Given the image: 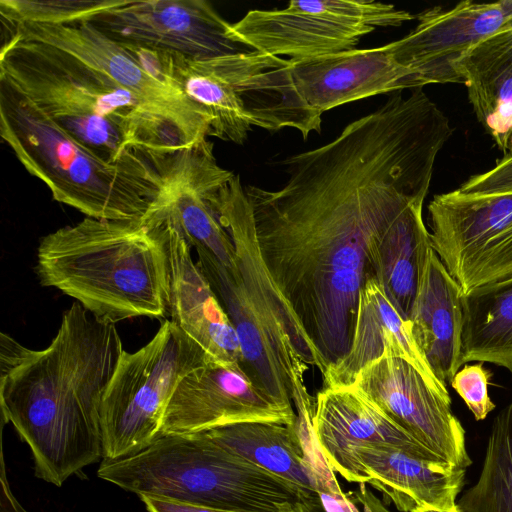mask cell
Wrapping results in <instances>:
<instances>
[{
  "label": "cell",
  "instance_id": "cell-21",
  "mask_svg": "<svg viewBox=\"0 0 512 512\" xmlns=\"http://www.w3.org/2000/svg\"><path fill=\"white\" fill-rule=\"evenodd\" d=\"M399 357L410 363L440 396L451 400L446 384L433 373L417 346L409 321L392 305L377 279L360 292L352 343L346 356L323 375V388L350 386L358 373L382 356Z\"/></svg>",
  "mask_w": 512,
  "mask_h": 512
},
{
  "label": "cell",
  "instance_id": "cell-28",
  "mask_svg": "<svg viewBox=\"0 0 512 512\" xmlns=\"http://www.w3.org/2000/svg\"><path fill=\"white\" fill-rule=\"evenodd\" d=\"M125 0H1L0 14L6 23L69 24L91 21Z\"/></svg>",
  "mask_w": 512,
  "mask_h": 512
},
{
  "label": "cell",
  "instance_id": "cell-33",
  "mask_svg": "<svg viewBox=\"0 0 512 512\" xmlns=\"http://www.w3.org/2000/svg\"><path fill=\"white\" fill-rule=\"evenodd\" d=\"M353 496H349L352 499H356L364 508L365 512H390L384 504L380 502L368 489L365 488V484H361L358 492L351 493Z\"/></svg>",
  "mask_w": 512,
  "mask_h": 512
},
{
  "label": "cell",
  "instance_id": "cell-9",
  "mask_svg": "<svg viewBox=\"0 0 512 512\" xmlns=\"http://www.w3.org/2000/svg\"><path fill=\"white\" fill-rule=\"evenodd\" d=\"M210 361L215 360L171 320L139 350H124L100 408L103 459L133 456L158 440L177 385Z\"/></svg>",
  "mask_w": 512,
  "mask_h": 512
},
{
  "label": "cell",
  "instance_id": "cell-3",
  "mask_svg": "<svg viewBox=\"0 0 512 512\" xmlns=\"http://www.w3.org/2000/svg\"><path fill=\"white\" fill-rule=\"evenodd\" d=\"M0 136L57 202L87 217L143 221L169 202L187 150L136 151L109 161L78 143L0 77Z\"/></svg>",
  "mask_w": 512,
  "mask_h": 512
},
{
  "label": "cell",
  "instance_id": "cell-31",
  "mask_svg": "<svg viewBox=\"0 0 512 512\" xmlns=\"http://www.w3.org/2000/svg\"><path fill=\"white\" fill-rule=\"evenodd\" d=\"M319 498L325 512H358V509L348 494H321Z\"/></svg>",
  "mask_w": 512,
  "mask_h": 512
},
{
  "label": "cell",
  "instance_id": "cell-17",
  "mask_svg": "<svg viewBox=\"0 0 512 512\" xmlns=\"http://www.w3.org/2000/svg\"><path fill=\"white\" fill-rule=\"evenodd\" d=\"M292 405L258 389L238 364L207 362L189 372L173 392L161 435L187 434L247 421L295 424Z\"/></svg>",
  "mask_w": 512,
  "mask_h": 512
},
{
  "label": "cell",
  "instance_id": "cell-6",
  "mask_svg": "<svg viewBox=\"0 0 512 512\" xmlns=\"http://www.w3.org/2000/svg\"><path fill=\"white\" fill-rule=\"evenodd\" d=\"M212 206L234 245L237 270L230 271L203 249H196V264L235 329L244 373L258 389L292 405L293 396L306 390L308 366L318 367L315 352L264 269L251 207L238 175L221 189Z\"/></svg>",
  "mask_w": 512,
  "mask_h": 512
},
{
  "label": "cell",
  "instance_id": "cell-27",
  "mask_svg": "<svg viewBox=\"0 0 512 512\" xmlns=\"http://www.w3.org/2000/svg\"><path fill=\"white\" fill-rule=\"evenodd\" d=\"M460 512H512V399L495 416L476 483L457 501Z\"/></svg>",
  "mask_w": 512,
  "mask_h": 512
},
{
  "label": "cell",
  "instance_id": "cell-5",
  "mask_svg": "<svg viewBox=\"0 0 512 512\" xmlns=\"http://www.w3.org/2000/svg\"><path fill=\"white\" fill-rule=\"evenodd\" d=\"M0 77L106 160L118 161L136 151L191 148L109 76L50 44L8 36L0 53Z\"/></svg>",
  "mask_w": 512,
  "mask_h": 512
},
{
  "label": "cell",
  "instance_id": "cell-29",
  "mask_svg": "<svg viewBox=\"0 0 512 512\" xmlns=\"http://www.w3.org/2000/svg\"><path fill=\"white\" fill-rule=\"evenodd\" d=\"M490 377L491 372L484 368L482 362H478L464 364L450 382L477 421L485 419L495 409L488 392Z\"/></svg>",
  "mask_w": 512,
  "mask_h": 512
},
{
  "label": "cell",
  "instance_id": "cell-34",
  "mask_svg": "<svg viewBox=\"0 0 512 512\" xmlns=\"http://www.w3.org/2000/svg\"><path fill=\"white\" fill-rule=\"evenodd\" d=\"M413 512H460L458 508L452 509V510H440V509H433V508H418L414 510Z\"/></svg>",
  "mask_w": 512,
  "mask_h": 512
},
{
  "label": "cell",
  "instance_id": "cell-20",
  "mask_svg": "<svg viewBox=\"0 0 512 512\" xmlns=\"http://www.w3.org/2000/svg\"><path fill=\"white\" fill-rule=\"evenodd\" d=\"M165 225L168 258V309L171 321L215 361L238 364L242 353L235 329L209 281L194 263L191 246L169 220Z\"/></svg>",
  "mask_w": 512,
  "mask_h": 512
},
{
  "label": "cell",
  "instance_id": "cell-30",
  "mask_svg": "<svg viewBox=\"0 0 512 512\" xmlns=\"http://www.w3.org/2000/svg\"><path fill=\"white\" fill-rule=\"evenodd\" d=\"M140 498L149 512H230L152 495Z\"/></svg>",
  "mask_w": 512,
  "mask_h": 512
},
{
  "label": "cell",
  "instance_id": "cell-13",
  "mask_svg": "<svg viewBox=\"0 0 512 512\" xmlns=\"http://www.w3.org/2000/svg\"><path fill=\"white\" fill-rule=\"evenodd\" d=\"M89 22L122 45L188 59L252 51L231 37V24L205 0H125Z\"/></svg>",
  "mask_w": 512,
  "mask_h": 512
},
{
  "label": "cell",
  "instance_id": "cell-16",
  "mask_svg": "<svg viewBox=\"0 0 512 512\" xmlns=\"http://www.w3.org/2000/svg\"><path fill=\"white\" fill-rule=\"evenodd\" d=\"M416 19L413 30L389 43L394 60L410 73L415 88L463 83L459 61L480 41L512 24V0L462 1L448 9L430 8Z\"/></svg>",
  "mask_w": 512,
  "mask_h": 512
},
{
  "label": "cell",
  "instance_id": "cell-1",
  "mask_svg": "<svg viewBox=\"0 0 512 512\" xmlns=\"http://www.w3.org/2000/svg\"><path fill=\"white\" fill-rule=\"evenodd\" d=\"M442 148L432 120L390 96L334 140L285 159L280 188L244 187L261 262L322 375L348 353L384 239L424 203Z\"/></svg>",
  "mask_w": 512,
  "mask_h": 512
},
{
  "label": "cell",
  "instance_id": "cell-23",
  "mask_svg": "<svg viewBox=\"0 0 512 512\" xmlns=\"http://www.w3.org/2000/svg\"><path fill=\"white\" fill-rule=\"evenodd\" d=\"M462 290L432 249L409 324L435 376L451 382L462 364Z\"/></svg>",
  "mask_w": 512,
  "mask_h": 512
},
{
  "label": "cell",
  "instance_id": "cell-32",
  "mask_svg": "<svg viewBox=\"0 0 512 512\" xmlns=\"http://www.w3.org/2000/svg\"><path fill=\"white\" fill-rule=\"evenodd\" d=\"M3 449L1 450V511L0 512H27L12 494L5 473Z\"/></svg>",
  "mask_w": 512,
  "mask_h": 512
},
{
  "label": "cell",
  "instance_id": "cell-18",
  "mask_svg": "<svg viewBox=\"0 0 512 512\" xmlns=\"http://www.w3.org/2000/svg\"><path fill=\"white\" fill-rule=\"evenodd\" d=\"M294 406L295 424L247 421L202 432L225 450L318 495L343 493L315 439V398Z\"/></svg>",
  "mask_w": 512,
  "mask_h": 512
},
{
  "label": "cell",
  "instance_id": "cell-24",
  "mask_svg": "<svg viewBox=\"0 0 512 512\" xmlns=\"http://www.w3.org/2000/svg\"><path fill=\"white\" fill-rule=\"evenodd\" d=\"M458 70L478 121L505 154L512 141V24L472 47Z\"/></svg>",
  "mask_w": 512,
  "mask_h": 512
},
{
  "label": "cell",
  "instance_id": "cell-12",
  "mask_svg": "<svg viewBox=\"0 0 512 512\" xmlns=\"http://www.w3.org/2000/svg\"><path fill=\"white\" fill-rule=\"evenodd\" d=\"M5 25L9 36L50 44L103 72L130 92L149 115L180 133L189 147L207 139L211 122L208 114L93 23Z\"/></svg>",
  "mask_w": 512,
  "mask_h": 512
},
{
  "label": "cell",
  "instance_id": "cell-25",
  "mask_svg": "<svg viewBox=\"0 0 512 512\" xmlns=\"http://www.w3.org/2000/svg\"><path fill=\"white\" fill-rule=\"evenodd\" d=\"M423 203L411 204L392 225L381 248L378 281L388 299L409 321L432 250Z\"/></svg>",
  "mask_w": 512,
  "mask_h": 512
},
{
  "label": "cell",
  "instance_id": "cell-26",
  "mask_svg": "<svg viewBox=\"0 0 512 512\" xmlns=\"http://www.w3.org/2000/svg\"><path fill=\"white\" fill-rule=\"evenodd\" d=\"M462 364L489 362L512 374V277L462 295Z\"/></svg>",
  "mask_w": 512,
  "mask_h": 512
},
{
  "label": "cell",
  "instance_id": "cell-2",
  "mask_svg": "<svg viewBox=\"0 0 512 512\" xmlns=\"http://www.w3.org/2000/svg\"><path fill=\"white\" fill-rule=\"evenodd\" d=\"M123 351L115 325L77 301L43 350L1 332L2 422L29 445L38 478L61 486L103 457L100 408Z\"/></svg>",
  "mask_w": 512,
  "mask_h": 512
},
{
  "label": "cell",
  "instance_id": "cell-4",
  "mask_svg": "<svg viewBox=\"0 0 512 512\" xmlns=\"http://www.w3.org/2000/svg\"><path fill=\"white\" fill-rule=\"evenodd\" d=\"M35 272L99 322L161 318L169 290L165 225L86 217L40 239Z\"/></svg>",
  "mask_w": 512,
  "mask_h": 512
},
{
  "label": "cell",
  "instance_id": "cell-35",
  "mask_svg": "<svg viewBox=\"0 0 512 512\" xmlns=\"http://www.w3.org/2000/svg\"><path fill=\"white\" fill-rule=\"evenodd\" d=\"M309 512H325V511L323 510L322 506H319V507H316V508H314L313 510H311Z\"/></svg>",
  "mask_w": 512,
  "mask_h": 512
},
{
  "label": "cell",
  "instance_id": "cell-11",
  "mask_svg": "<svg viewBox=\"0 0 512 512\" xmlns=\"http://www.w3.org/2000/svg\"><path fill=\"white\" fill-rule=\"evenodd\" d=\"M428 224L432 249L463 294L512 277V193L437 194Z\"/></svg>",
  "mask_w": 512,
  "mask_h": 512
},
{
  "label": "cell",
  "instance_id": "cell-14",
  "mask_svg": "<svg viewBox=\"0 0 512 512\" xmlns=\"http://www.w3.org/2000/svg\"><path fill=\"white\" fill-rule=\"evenodd\" d=\"M352 385L443 461L463 469L472 464L451 400L406 360L384 355L363 368Z\"/></svg>",
  "mask_w": 512,
  "mask_h": 512
},
{
  "label": "cell",
  "instance_id": "cell-19",
  "mask_svg": "<svg viewBox=\"0 0 512 512\" xmlns=\"http://www.w3.org/2000/svg\"><path fill=\"white\" fill-rule=\"evenodd\" d=\"M313 431L329 466L348 482H352L353 454L363 447H391L421 459L445 462L353 385L318 392Z\"/></svg>",
  "mask_w": 512,
  "mask_h": 512
},
{
  "label": "cell",
  "instance_id": "cell-15",
  "mask_svg": "<svg viewBox=\"0 0 512 512\" xmlns=\"http://www.w3.org/2000/svg\"><path fill=\"white\" fill-rule=\"evenodd\" d=\"M125 46V45H124ZM155 75L181 91L210 117L208 136L243 144L252 130L242 91L278 57L255 50L208 59L126 46Z\"/></svg>",
  "mask_w": 512,
  "mask_h": 512
},
{
  "label": "cell",
  "instance_id": "cell-7",
  "mask_svg": "<svg viewBox=\"0 0 512 512\" xmlns=\"http://www.w3.org/2000/svg\"><path fill=\"white\" fill-rule=\"evenodd\" d=\"M97 475L152 495L230 512H307L316 492L233 454L203 432L160 437L145 450L103 460Z\"/></svg>",
  "mask_w": 512,
  "mask_h": 512
},
{
  "label": "cell",
  "instance_id": "cell-8",
  "mask_svg": "<svg viewBox=\"0 0 512 512\" xmlns=\"http://www.w3.org/2000/svg\"><path fill=\"white\" fill-rule=\"evenodd\" d=\"M405 89H415L411 75L386 44L315 57H278L244 84L242 97L252 126L293 128L307 139L321 131L324 112Z\"/></svg>",
  "mask_w": 512,
  "mask_h": 512
},
{
  "label": "cell",
  "instance_id": "cell-22",
  "mask_svg": "<svg viewBox=\"0 0 512 512\" xmlns=\"http://www.w3.org/2000/svg\"><path fill=\"white\" fill-rule=\"evenodd\" d=\"M465 474L466 469L391 447H363L353 454L352 482L375 487L403 512L457 508Z\"/></svg>",
  "mask_w": 512,
  "mask_h": 512
},
{
  "label": "cell",
  "instance_id": "cell-10",
  "mask_svg": "<svg viewBox=\"0 0 512 512\" xmlns=\"http://www.w3.org/2000/svg\"><path fill=\"white\" fill-rule=\"evenodd\" d=\"M415 18L374 0L291 1L283 9L249 11L231 24L230 35L264 54L306 58L356 49L360 38L377 28Z\"/></svg>",
  "mask_w": 512,
  "mask_h": 512
}]
</instances>
